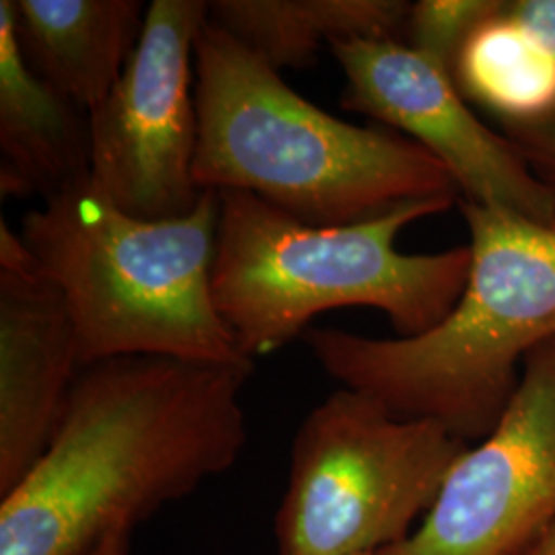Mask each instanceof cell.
Wrapping results in <instances>:
<instances>
[{
  "label": "cell",
  "instance_id": "cell-1",
  "mask_svg": "<svg viewBox=\"0 0 555 555\" xmlns=\"http://www.w3.org/2000/svg\"><path fill=\"white\" fill-rule=\"evenodd\" d=\"M256 362L121 357L80 369L48 449L0 498V555H93L227 474Z\"/></svg>",
  "mask_w": 555,
  "mask_h": 555
},
{
  "label": "cell",
  "instance_id": "cell-2",
  "mask_svg": "<svg viewBox=\"0 0 555 555\" xmlns=\"http://www.w3.org/2000/svg\"><path fill=\"white\" fill-rule=\"evenodd\" d=\"M461 212L472 268L438 325L412 337L309 327L305 341L341 387L479 442L515 396L520 364L555 337V227L467 199Z\"/></svg>",
  "mask_w": 555,
  "mask_h": 555
},
{
  "label": "cell",
  "instance_id": "cell-3",
  "mask_svg": "<svg viewBox=\"0 0 555 555\" xmlns=\"http://www.w3.org/2000/svg\"><path fill=\"white\" fill-rule=\"evenodd\" d=\"M196 107L202 190L247 192L309 224L459 198L451 173L424 146L334 118L210 21L196 41Z\"/></svg>",
  "mask_w": 555,
  "mask_h": 555
},
{
  "label": "cell",
  "instance_id": "cell-4",
  "mask_svg": "<svg viewBox=\"0 0 555 555\" xmlns=\"http://www.w3.org/2000/svg\"><path fill=\"white\" fill-rule=\"evenodd\" d=\"M455 202L416 199L350 224H309L254 194L220 190L212 297L238 352L270 357L319 313L348 307L383 311L399 337L433 330L467 284L472 249L401 254L396 241Z\"/></svg>",
  "mask_w": 555,
  "mask_h": 555
},
{
  "label": "cell",
  "instance_id": "cell-5",
  "mask_svg": "<svg viewBox=\"0 0 555 555\" xmlns=\"http://www.w3.org/2000/svg\"><path fill=\"white\" fill-rule=\"evenodd\" d=\"M219 192L181 219L130 217L91 176L21 219L20 237L66 298L82 366L121 357L254 362L212 297Z\"/></svg>",
  "mask_w": 555,
  "mask_h": 555
},
{
  "label": "cell",
  "instance_id": "cell-6",
  "mask_svg": "<svg viewBox=\"0 0 555 555\" xmlns=\"http://www.w3.org/2000/svg\"><path fill=\"white\" fill-rule=\"evenodd\" d=\"M469 442L339 387L298 426L274 518L280 555L378 554L416 529Z\"/></svg>",
  "mask_w": 555,
  "mask_h": 555
},
{
  "label": "cell",
  "instance_id": "cell-7",
  "mask_svg": "<svg viewBox=\"0 0 555 555\" xmlns=\"http://www.w3.org/2000/svg\"><path fill=\"white\" fill-rule=\"evenodd\" d=\"M208 2L153 0L121 79L89 114L91 183L121 212L181 219L204 194L198 149L196 41Z\"/></svg>",
  "mask_w": 555,
  "mask_h": 555
},
{
  "label": "cell",
  "instance_id": "cell-8",
  "mask_svg": "<svg viewBox=\"0 0 555 555\" xmlns=\"http://www.w3.org/2000/svg\"><path fill=\"white\" fill-rule=\"evenodd\" d=\"M555 520V337L492 433L456 459L412 535L378 555H520Z\"/></svg>",
  "mask_w": 555,
  "mask_h": 555
},
{
  "label": "cell",
  "instance_id": "cell-9",
  "mask_svg": "<svg viewBox=\"0 0 555 555\" xmlns=\"http://www.w3.org/2000/svg\"><path fill=\"white\" fill-rule=\"evenodd\" d=\"M341 105L405 132L437 157L467 202L555 227V192L515 142L477 118L455 77L397 40H336Z\"/></svg>",
  "mask_w": 555,
  "mask_h": 555
},
{
  "label": "cell",
  "instance_id": "cell-10",
  "mask_svg": "<svg viewBox=\"0 0 555 555\" xmlns=\"http://www.w3.org/2000/svg\"><path fill=\"white\" fill-rule=\"evenodd\" d=\"M66 298L20 233L0 224V498L31 472L59 430L79 377Z\"/></svg>",
  "mask_w": 555,
  "mask_h": 555
},
{
  "label": "cell",
  "instance_id": "cell-11",
  "mask_svg": "<svg viewBox=\"0 0 555 555\" xmlns=\"http://www.w3.org/2000/svg\"><path fill=\"white\" fill-rule=\"evenodd\" d=\"M0 190L43 202L91 176L89 114L21 54L13 0L0 2Z\"/></svg>",
  "mask_w": 555,
  "mask_h": 555
},
{
  "label": "cell",
  "instance_id": "cell-12",
  "mask_svg": "<svg viewBox=\"0 0 555 555\" xmlns=\"http://www.w3.org/2000/svg\"><path fill=\"white\" fill-rule=\"evenodd\" d=\"M29 68L87 114L109 98L139 46V0H13Z\"/></svg>",
  "mask_w": 555,
  "mask_h": 555
},
{
  "label": "cell",
  "instance_id": "cell-13",
  "mask_svg": "<svg viewBox=\"0 0 555 555\" xmlns=\"http://www.w3.org/2000/svg\"><path fill=\"white\" fill-rule=\"evenodd\" d=\"M410 9L403 0H215L208 21L280 70L311 66L323 43L396 40Z\"/></svg>",
  "mask_w": 555,
  "mask_h": 555
},
{
  "label": "cell",
  "instance_id": "cell-14",
  "mask_svg": "<svg viewBox=\"0 0 555 555\" xmlns=\"http://www.w3.org/2000/svg\"><path fill=\"white\" fill-rule=\"evenodd\" d=\"M453 77L465 100L508 128L555 114V59L504 13V2L463 43Z\"/></svg>",
  "mask_w": 555,
  "mask_h": 555
},
{
  "label": "cell",
  "instance_id": "cell-15",
  "mask_svg": "<svg viewBox=\"0 0 555 555\" xmlns=\"http://www.w3.org/2000/svg\"><path fill=\"white\" fill-rule=\"evenodd\" d=\"M504 0H420L408 15V46L451 75L463 43L483 21L496 15Z\"/></svg>",
  "mask_w": 555,
  "mask_h": 555
},
{
  "label": "cell",
  "instance_id": "cell-16",
  "mask_svg": "<svg viewBox=\"0 0 555 555\" xmlns=\"http://www.w3.org/2000/svg\"><path fill=\"white\" fill-rule=\"evenodd\" d=\"M511 140L537 178L555 192V114L529 126H513Z\"/></svg>",
  "mask_w": 555,
  "mask_h": 555
},
{
  "label": "cell",
  "instance_id": "cell-17",
  "mask_svg": "<svg viewBox=\"0 0 555 555\" xmlns=\"http://www.w3.org/2000/svg\"><path fill=\"white\" fill-rule=\"evenodd\" d=\"M504 13L555 59V0H511Z\"/></svg>",
  "mask_w": 555,
  "mask_h": 555
},
{
  "label": "cell",
  "instance_id": "cell-18",
  "mask_svg": "<svg viewBox=\"0 0 555 555\" xmlns=\"http://www.w3.org/2000/svg\"><path fill=\"white\" fill-rule=\"evenodd\" d=\"M130 529H118L107 537L93 555H130Z\"/></svg>",
  "mask_w": 555,
  "mask_h": 555
},
{
  "label": "cell",
  "instance_id": "cell-19",
  "mask_svg": "<svg viewBox=\"0 0 555 555\" xmlns=\"http://www.w3.org/2000/svg\"><path fill=\"white\" fill-rule=\"evenodd\" d=\"M520 555H555V520L543 531V535Z\"/></svg>",
  "mask_w": 555,
  "mask_h": 555
},
{
  "label": "cell",
  "instance_id": "cell-20",
  "mask_svg": "<svg viewBox=\"0 0 555 555\" xmlns=\"http://www.w3.org/2000/svg\"><path fill=\"white\" fill-rule=\"evenodd\" d=\"M360 555H378V554H360Z\"/></svg>",
  "mask_w": 555,
  "mask_h": 555
}]
</instances>
